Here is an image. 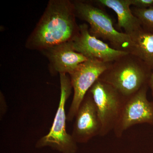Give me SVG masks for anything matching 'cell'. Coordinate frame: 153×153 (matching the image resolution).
<instances>
[{
	"mask_svg": "<svg viewBox=\"0 0 153 153\" xmlns=\"http://www.w3.org/2000/svg\"><path fill=\"white\" fill-rule=\"evenodd\" d=\"M149 84L126 98L119 118L113 131L115 136L120 138L127 130L139 124L153 125V102L147 97Z\"/></svg>",
	"mask_w": 153,
	"mask_h": 153,
	"instance_id": "7",
	"label": "cell"
},
{
	"mask_svg": "<svg viewBox=\"0 0 153 153\" xmlns=\"http://www.w3.org/2000/svg\"><path fill=\"white\" fill-rule=\"evenodd\" d=\"M49 61V70L52 76L70 74L80 63L88 58L75 52L71 41L57 44L41 52Z\"/></svg>",
	"mask_w": 153,
	"mask_h": 153,
	"instance_id": "10",
	"label": "cell"
},
{
	"mask_svg": "<svg viewBox=\"0 0 153 153\" xmlns=\"http://www.w3.org/2000/svg\"><path fill=\"white\" fill-rule=\"evenodd\" d=\"M110 63L89 59L79 64L68 74L74 90V95L67 114V121H73L85 95L109 67Z\"/></svg>",
	"mask_w": 153,
	"mask_h": 153,
	"instance_id": "6",
	"label": "cell"
},
{
	"mask_svg": "<svg viewBox=\"0 0 153 153\" xmlns=\"http://www.w3.org/2000/svg\"><path fill=\"white\" fill-rule=\"evenodd\" d=\"M132 42L130 53L153 67V31L142 26L129 36Z\"/></svg>",
	"mask_w": 153,
	"mask_h": 153,
	"instance_id": "12",
	"label": "cell"
},
{
	"mask_svg": "<svg viewBox=\"0 0 153 153\" xmlns=\"http://www.w3.org/2000/svg\"><path fill=\"white\" fill-rule=\"evenodd\" d=\"M152 73V67L128 53L111 62L99 79L111 85L127 98L149 84Z\"/></svg>",
	"mask_w": 153,
	"mask_h": 153,
	"instance_id": "2",
	"label": "cell"
},
{
	"mask_svg": "<svg viewBox=\"0 0 153 153\" xmlns=\"http://www.w3.org/2000/svg\"><path fill=\"white\" fill-rule=\"evenodd\" d=\"M59 75L60 97L57 112L49 132L38 140L36 148L49 147L60 153H75L78 149L77 143L66 131L67 115L65 112V105L72 92V86L67 74Z\"/></svg>",
	"mask_w": 153,
	"mask_h": 153,
	"instance_id": "4",
	"label": "cell"
},
{
	"mask_svg": "<svg viewBox=\"0 0 153 153\" xmlns=\"http://www.w3.org/2000/svg\"><path fill=\"white\" fill-rule=\"evenodd\" d=\"M149 86L150 87L151 90L152 91V94L153 96V72L152 75H151L150 79L149 82Z\"/></svg>",
	"mask_w": 153,
	"mask_h": 153,
	"instance_id": "15",
	"label": "cell"
},
{
	"mask_svg": "<svg viewBox=\"0 0 153 153\" xmlns=\"http://www.w3.org/2000/svg\"><path fill=\"white\" fill-rule=\"evenodd\" d=\"M88 91L92 95L101 123L99 136H105L113 131L126 98L111 85L99 79Z\"/></svg>",
	"mask_w": 153,
	"mask_h": 153,
	"instance_id": "5",
	"label": "cell"
},
{
	"mask_svg": "<svg viewBox=\"0 0 153 153\" xmlns=\"http://www.w3.org/2000/svg\"></svg>",
	"mask_w": 153,
	"mask_h": 153,
	"instance_id": "16",
	"label": "cell"
},
{
	"mask_svg": "<svg viewBox=\"0 0 153 153\" xmlns=\"http://www.w3.org/2000/svg\"><path fill=\"white\" fill-rule=\"evenodd\" d=\"M76 18L72 1L50 0L25 42V47L41 52L72 41L79 31Z\"/></svg>",
	"mask_w": 153,
	"mask_h": 153,
	"instance_id": "1",
	"label": "cell"
},
{
	"mask_svg": "<svg viewBox=\"0 0 153 153\" xmlns=\"http://www.w3.org/2000/svg\"><path fill=\"white\" fill-rule=\"evenodd\" d=\"M131 10L134 15L139 19L143 27L153 31V6L147 8L134 7Z\"/></svg>",
	"mask_w": 153,
	"mask_h": 153,
	"instance_id": "13",
	"label": "cell"
},
{
	"mask_svg": "<svg viewBox=\"0 0 153 153\" xmlns=\"http://www.w3.org/2000/svg\"><path fill=\"white\" fill-rule=\"evenodd\" d=\"M72 1L76 18L88 23L91 35L108 41L115 49L130 53V37L115 29L112 19L101 7L94 5L91 1Z\"/></svg>",
	"mask_w": 153,
	"mask_h": 153,
	"instance_id": "3",
	"label": "cell"
},
{
	"mask_svg": "<svg viewBox=\"0 0 153 153\" xmlns=\"http://www.w3.org/2000/svg\"><path fill=\"white\" fill-rule=\"evenodd\" d=\"M71 136L76 143H87L99 136L101 126L92 95L87 92L75 117Z\"/></svg>",
	"mask_w": 153,
	"mask_h": 153,
	"instance_id": "9",
	"label": "cell"
},
{
	"mask_svg": "<svg viewBox=\"0 0 153 153\" xmlns=\"http://www.w3.org/2000/svg\"><path fill=\"white\" fill-rule=\"evenodd\" d=\"M0 103H1V106H0L1 107L0 114L1 115H1V119L7 111V106L5 99L1 91V94H0Z\"/></svg>",
	"mask_w": 153,
	"mask_h": 153,
	"instance_id": "14",
	"label": "cell"
},
{
	"mask_svg": "<svg viewBox=\"0 0 153 153\" xmlns=\"http://www.w3.org/2000/svg\"><path fill=\"white\" fill-rule=\"evenodd\" d=\"M99 7L111 9L117 15L118 26L128 36L140 29L141 23L134 15L131 9V0H96L91 1Z\"/></svg>",
	"mask_w": 153,
	"mask_h": 153,
	"instance_id": "11",
	"label": "cell"
},
{
	"mask_svg": "<svg viewBox=\"0 0 153 153\" xmlns=\"http://www.w3.org/2000/svg\"><path fill=\"white\" fill-rule=\"evenodd\" d=\"M71 42L75 52L88 59H97L105 63H111L129 53L115 49L91 35L89 26L85 23L79 25V33Z\"/></svg>",
	"mask_w": 153,
	"mask_h": 153,
	"instance_id": "8",
	"label": "cell"
}]
</instances>
